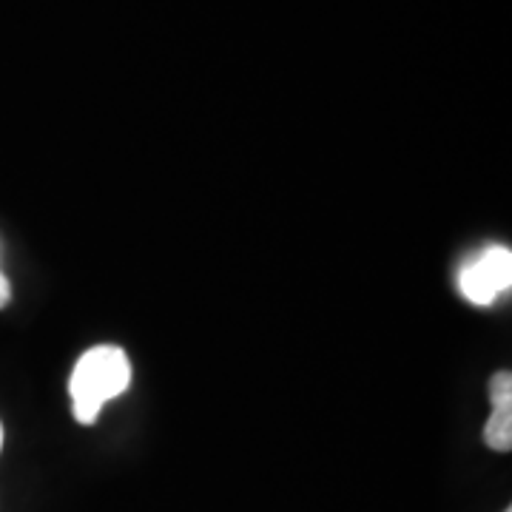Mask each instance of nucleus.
I'll use <instances>...</instances> for the list:
<instances>
[{"instance_id":"nucleus-2","label":"nucleus","mask_w":512,"mask_h":512,"mask_svg":"<svg viewBox=\"0 0 512 512\" xmlns=\"http://www.w3.org/2000/svg\"><path fill=\"white\" fill-rule=\"evenodd\" d=\"M490 402L493 413L484 427V441L498 453H507L512 447V376L510 370L495 373L490 382Z\"/></svg>"},{"instance_id":"nucleus-3","label":"nucleus","mask_w":512,"mask_h":512,"mask_svg":"<svg viewBox=\"0 0 512 512\" xmlns=\"http://www.w3.org/2000/svg\"><path fill=\"white\" fill-rule=\"evenodd\" d=\"M458 288L461 293L473 302V305H493L495 296V285L490 282V276L484 274V268L478 265V259L473 262H467L464 268H461V274H458Z\"/></svg>"},{"instance_id":"nucleus-7","label":"nucleus","mask_w":512,"mask_h":512,"mask_svg":"<svg viewBox=\"0 0 512 512\" xmlns=\"http://www.w3.org/2000/svg\"><path fill=\"white\" fill-rule=\"evenodd\" d=\"M504 512H510V510H504Z\"/></svg>"},{"instance_id":"nucleus-5","label":"nucleus","mask_w":512,"mask_h":512,"mask_svg":"<svg viewBox=\"0 0 512 512\" xmlns=\"http://www.w3.org/2000/svg\"><path fill=\"white\" fill-rule=\"evenodd\" d=\"M9 299H12V288H9L6 276H3V271H0V308H6V305H9Z\"/></svg>"},{"instance_id":"nucleus-6","label":"nucleus","mask_w":512,"mask_h":512,"mask_svg":"<svg viewBox=\"0 0 512 512\" xmlns=\"http://www.w3.org/2000/svg\"><path fill=\"white\" fill-rule=\"evenodd\" d=\"M0 450H3V424H0Z\"/></svg>"},{"instance_id":"nucleus-1","label":"nucleus","mask_w":512,"mask_h":512,"mask_svg":"<svg viewBox=\"0 0 512 512\" xmlns=\"http://www.w3.org/2000/svg\"><path fill=\"white\" fill-rule=\"evenodd\" d=\"M131 384V362L126 350L117 345H100L80 356L69 379L74 419L80 424H94L103 404L123 396Z\"/></svg>"},{"instance_id":"nucleus-4","label":"nucleus","mask_w":512,"mask_h":512,"mask_svg":"<svg viewBox=\"0 0 512 512\" xmlns=\"http://www.w3.org/2000/svg\"><path fill=\"white\" fill-rule=\"evenodd\" d=\"M478 265L484 268V274L490 276V282L495 285L498 293H507L512 285V254L510 248H501V245H493L487 248L484 254H478Z\"/></svg>"}]
</instances>
